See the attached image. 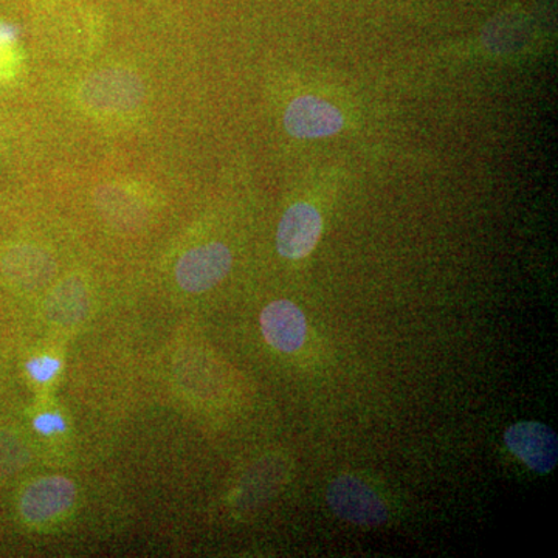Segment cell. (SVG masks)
Wrapping results in <instances>:
<instances>
[{"label": "cell", "instance_id": "3", "mask_svg": "<svg viewBox=\"0 0 558 558\" xmlns=\"http://www.w3.org/2000/svg\"><path fill=\"white\" fill-rule=\"evenodd\" d=\"M145 87L134 73L126 70H101L84 81L81 100L101 112H128L140 106Z\"/></svg>", "mask_w": 558, "mask_h": 558}, {"label": "cell", "instance_id": "9", "mask_svg": "<svg viewBox=\"0 0 558 558\" xmlns=\"http://www.w3.org/2000/svg\"><path fill=\"white\" fill-rule=\"evenodd\" d=\"M2 270L14 286L35 292L49 286L57 277V263L46 250L16 245L3 256Z\"/></svg>", "mask_w": 558, "mask_h": 558}, {"label": "cell", "instance_id": "2", "mask_svg": "<svg viewBox=\"0 0 558 558\" xmlns=\"http://www.w3.org/2000/svg\"><path fill=\"white\" fill-rule=\"evenodd\" d=\"M233 255L222 242H208L183 253L175 264L174 277L180 289L202 293L216 288L230 274Z\"/></svg>", "mask_w": 558, "mask_h": 558}, {"label": "cell", "instance_id": "13", "mask_svg": "<svg viewBox=\"0 0 558 558\" xmlns=\"http://www.w3.org/2000/svg\"><path fill=\"white\" fill-rule=\"evenodd\" d=\"M33 427L43 436L57 435V433H64L68 429L64 418L60 414L44 413L33 421Z\"/></svg>", "mask_w": 558, "mask_h": 558}, {"label": "cell", "instance_id": "5", "mask_svg": "<svg viewBox=\"0 0 558 558\" xmlns=\"http://www.w3.org/2000/svg\"><path fill=\"white\" fill-rule=\"evenodd\" d=\"M323 218L314 205L299 202L288 208L279 220L277 248L286 259H303L317 247Z\"/></svg>", "mask_w": 558, "mask_h": 558}, {"label": "cell", "instance_id": "1", "mask_svg": "<svg viewBox=\"0 0 558 558\" xmlns=\"http://www.w3.org/2000/svg\"><path fill=\"white\" fill-rule=\"evenodd\" d=\"M329 508L341 520L363 527L381 526L388 520L384 499L362 480L341 475L333 480L326 494Z\"/></svg>", "mask_w": 558, "mask_h": 558}, {"label": "cell", "instance_id": "10", "mask_svg": "<svg viewBox=\"0 0 558 558\" xmlns=\"http://www.w3.org/2000/svg\"><path fill=\"white\" fill-rule=\"evenodd\" d=\"M89 290L83 279L70 277L58 282L46 300V318L58 328H75L89 315Z\"/></svg>", "mask_w": 558, "mask_h": 558}, {"label": "cell", "instance_id": "4", "mask_svg": "<svg viewBox=\"0 0 558 558\" xmlns=\"http://www.w3.org/2000/svg\"><path fill=\"white\" fill-rule=\"evenodd\" d=\"M505 442L513 457L538 475H549L557 468V433L542 422L513 424L506 429Z\"/></svg>", "mask_w": 558, "mask_h": 558}, {"label": "cell", "instance_id": "12", "mask_svg": "<svg viewBox=\"0 0 558 558\" xmlns=\"http://www.w3.org/2000/svg\"><path fill=\"white\" fill-rule=\"evenodd\" d=\"M60 368V360L51 357V355L35 357L27 363L28 374H31L33 380L39 381V384H46V381L53 379Z\"/></svg>", "mask_w": 558, "mask_h": 558}, {"label": "cell", "instance_id": "6", "mask_svg": "<svg viewBox=\"0 0 558 558\" xmlns=\"http://www.w3.org/2000/svg\"><path fill=\"white\" fill-rule=\"evenodd\" d=\"M76 497V487L65 476H47L25 488L21 515L31 524H46L64 515Z\"/></svg>", "mask_w": 558, "mask_h": 558}, {"label": "cell", "instance_id": "11", "mask_svg": "<svg viewBox=\"0 0 558 558\" xmlns=\"http://www.w3.org/2000/svg\"><path fill=\"white\" fill-rule=\"evenodd\" d=\"M98 196L116 202L117 205H123V207H116L110 204H98V208L112 226L123 227V229H137L142 226L143 219H145V209L132 199L130 194L123 193L119 189H102Z\"/></svg>", "mask_w": 558, "mask_h": 558}, {"label": "cell", "instance_id": "8", "mask_svg": "<svg viewBox=\"0 0 558 558\" xmlns=\"http://www.w3.org/2000/svg\"><path fill=\"white\" fill-rule=\"evenodd\" d=\"M260 332L271 348L292 354L303 347L307 337V319L295 303L278 300L260 312Z\"/></svg>", "mask_w": 558, "mask_h": 558}, {"label": "cell", "instance_id": "7", "mask_svg": "<svg viewBox=\"0 0 558 558\" xmlns=\"http://www.w3.org/2000/svg\"><path fill=\"white\" fill-rule=\"evenodd\" d=\"M343 126V113L322 98L299 97L286 109L284 128L295 138L332 137Z\"/></svg>", "mask_w": 558, "mask_h": 558}]
</instances>
